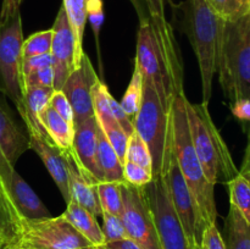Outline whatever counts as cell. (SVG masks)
<instances>
[{
    "mask_svg": "<svg viewBox=\"0 0 250 249\" xmlns=\"http://www.w3.org/2000/svg\"><path fill=\"white\" fill-rule=\"evenodd\" d=\"M62 215L93 246H104L105 238L104 234H103L102 227L98 224L97 217L92 212H89L87 209L81 207L75 200H70Z\"/></svg>",
    "mask_w": 250,
    "mask_h": 249,
    "instance_id": "cell-19",
    "label": "cell"
},
{
    "mask_svg": "<svg viewBox=\"0 0 250 249\" xmlns=\"http://www.w3.org/2000/svg\"><path fill=\"white\" fill-rule=\"evenodd\" d=\"M209 104H193L185 95L188 128L193 148L203 166L208 181L212 185L231 181L238 168L234 165L226 142L212 121Z\"/></svg>",
    "mask_w": 250,
    "mask_h": 249,
    "instance_id": "cell-4",
    "label": "cell"
},
{
    "mask_svg": "<svg viewBox=\"0 0 250 249\" xmlns=\"http://www.w3.org/2000/svg\"><path fill=\"white\" fill-rule=\"evenodd\" d=\"M103 227L102 231L104 234L105 244L111 242L121 241V239L128 238L126 233V228L124 226L121 217L117 215H111L109 212L103 211Z\"/></svg>",
    "mask_w": 250,
    "mask_h": 249,
    "instance_id": "cell-31",
    "label": "cell"
},
{
    "mask_svg": "<svg viewBox=\"0 0 250 249\" xmlns=\"http://www.w3.org/2000/svg\"><path fill=\"white\" fill-rule=\"evenodd\" d=\"M65 156L67 161L70 200H75L81 207L92 212L95 217L102 216L103 210L95 189V183L99 181L77 165L75 160V151L65 154Z\"/></svg>",
    "mask_w": 250,
    "mask_h": 249,
    "instance_id": "cell-15",
    "label": "cell"
},
{
    "mask_svg": "<svg viewBox=\"0 0 250 249\" xmlns=\"http://www.w3.org/2000/svg\"><path fill=\"white\" fill-rule=\"evenodd\" d=\"M19 248L22 249H94L63 215L37 220H22Z\"/></svg>",
    "mask_w": 250,
    "mask_h": 249,
    "instance_id": "cell-8",
    "label": "cell"
},
{
    "mask_svg": "<svg viewBox=\"0 0 250 249\" xmlns=\"http://www.w3.org/2000/svg\"><path fill=\"white\" fill-rule=\"evenodd\" d=\"M104 247L106 249H142L141 247L137 246L133 241H131L129 238L121 239V241L111 242V243L104 244Z\"/></svg>",
    "mask_w": 250,
    "mask_h": 249,
    "instance_id": "cell-43",
    "label": "cell"
},
{
    "mask_svg": "<svg viewBox=\"0 0 250 249\" xmlns=\"http://www.w3.org/2000/svg\"><path fill=\"white\" fill-rule=\"evenodd\" d=\"M0 143L7 160L14 166L29 149L28 132L20 126L2 94H0Z\"/></svg>",
    "mask_w": 250,
    "mask_h": 249,
    "instance_id": "cell-17",
    "label": "cell"
},
{
    "mask_svg": "<svg viewBox=\"0 0 250 249\" xmlns=\"http://www.w3.org/2000/svg\"><path fill=\"white\" fill-rule=\"evenodd\" d=\"M21 0H2L1 11H0V20L7 19L16 12L20 11Z\"/></svg>",
    "mask_w": 250,
    "mask_h": 249,
    "instance_id": "cell-42",
    "label": "cell"
},
{
    "mask_svg": "<svg viewBox=\"0 0 250 249\" xmlns=\"http://www.w3.org/2000/svg\"><path fill=\"white\" fill-rule=\"evenodd\" d=\"M239 171H242V172H250V129L248 134V143H247L246 153H244L243 161H242V167Z\"/></svg>",
    "mask_w": 250,
    "mask_h": 249,
    "instance_id": "cell-45",
    "label": "cell"
},
{
    "mask_svg": "<svg viewBox=\"0 0 250 249\" xmlns=\"http://www.w3.org/2000/svg\"><path fill=\"white\" fill-rule=\"evenodd\" d=\"M62 7L68 17L76 43V62L80 66L83 50V37H84L85 22H87V0H62Z\"/></svg>",
    "mask_w": 250,
    "mask_h": 249,
    "instance_id": "cell-23",
    "label": "cell"
},
{
    "mask_svg": "<svg viewBox=\"0 0 250 249\" xmlns=\"http://www.w3.org/2000/svg\"><path fill=\"white\" fill-rule=\"evenodd\" d=\"M9 199L20 221L45 219V217L51 216L48 208L43 204V202L39 199L38 195L31 188V186L20 176L16 170L12 175Z\"/></svg>",
    "mask_w": 250,
    "mask_h": 249,
    "instance_id": "cell-18",
    "label": "cell"
},
{
    "mask_svg": "<svg viewBox=\"0 0 250 249\" xmlns=\"http://www.w3.org/2000/svg\"><path fill=\"white\" fill-rule=\"evenodd\" d=\"M207 2L225 21L239 19L250 10L249 0H207Z\"/></svg>",
    "mask_w": 250,
    "mask_h": 249,
    "instance_id": "cell-29",
    "label": "cell"
},
{
    "mask_svg": "<svg viewBox=\"0 0 250 249\" xmlns=\"http://www.w3.org/2000/svg\"><path fill=\"white\" fill-rule=\"evenodd\" d=\"M200 246L204 249H226L224 237H222L221 232L217 228L216 224L209 225L204 229Z\"/></svg>",
    "mask_w": 250,
    "mask_h": 249,
    "instance_id": "cell-37",
    "label": "cell"
},
{
    "mask_svg": "<svg viewBox=\"0 0 250 249\" xmlns=\"http://www.w3.org/2000/svg\"><path fill=\"white\" fill-rule=\"evenodd\" d=\"M143 75H142L138 66L134 65L131 82H129L127 90L125 92L124 97H122L121 102H120L122 109L125 110V112H126L132 120L134 119V116L138 114L139 109H141L142 99H143Z\"/></svg>",
    "mask_w": 250,
    "mask_h": 249,
    "instance_id": "cell-27",
    "label": "cell"
},
{
    "mask_svg": "<svg viewBox=\"0 0 250 249\" xmlns=\"http://www.w3.org/2000/svg\"><path fill=\"white\" fill-rule=\"evenodd\" d=\"M97 127L95 117L75 124L73 151L77 165L100 182L105 181V178L98 161Z\"/></svg>",
    "mask_w": 250,
    "mask_h": 249,
    "instance_id": "cell-14",
    "label": "cell"
},
{
    "mask_svg": "<svg viewBox=\"0 0 250 249\" xmlns=\"http://www.w3.org/2000/svg\"><path fill=\"white\" fill-rule=\"evenodd\" d=\"M104 2L103 0H87V21H89L95 41L99 45V34L104 23Z\"/></svg>",
    "mask_w": 250,
    "mask_h": 249,
    "instance_id": "cell-33",
    "label": "cell"
},
{
    "mask_svg": "<svg viewBox=\"0 0 250 249\" xmlns=\"http://www.w3.org/2000/svg\"><path fill=\"white\" fill-rule=\"evenodd\" d=\"M0 249H19V247L11 246V244H2V246L0 247Z\"/></svg>",
    "mask_w": 250,
    "mask_h": 249,
    "instance_id": "cell-46",
    "label": "cell"
},
{
    "mask_svg": "<svg viewBox=\"0 0 250 249\" xmlns=\"http://www.w3.org/2000/svg\"><path fill=\"white\" fill-rule=\"evenodd\" d=\"M23 41L20 11L0 20V94L9 98L17 109L22 106L24 97L22 75Z\"/></svg>",
    "mask_w": 250,
    "mask_h": 249,
    "instance_id": "cell-7",
    "label": "cell"
},
{
    "mask_svg": "<svg viewBox=\"0 0 250 249\" xmlns=\"http://www.w3.org/2000/svg\"><path fill=\"white\" fill-rule=\"evenodd\" d=\"M224 241L226 249H250V224L232 205L225 220Z\"/></svg>",
    "mask_w": 250,
    "mask_h": 249,
    "instance_id": "cell-21",
    "label": "cell"
},
{
    "mask_svg": "<svg viewBox=\"0 0 250 249\" xmlns=\"http://www.w3.org/2000/svg\"><path fill=\"white\" fill-rule=\"evenodd\" d=\"M193 249H204V248H203V247L200 246V244H195V246L193 247Z\"/></svg>",
    "mask_w": 250,
    "mask_h": 249,
    "instance_id": "cell-47",
    "label": "cell"
},
{
    "mask_svg": "<svg viewBox=\"0 0 250 249\" xmlns=\"http://www.w3.org/2000/svg\"><path fill=\"white\" fill-rule=\"evenodd\" d=\"M98 78L92 61L87 54H83L80 66L72 71L61 92L66 95L75 116V124L94 117L92 100V87Z\"/></svg>",
    "mask_w": 250,
    "mask_h": 249,
    "instance_id": "cell-13",
    "label": "cell"
},
{
    "mask_svg": "<svg viewBox=\"0 0 250 249\" xmlns=\"http://www.w3.org/2000/svg\"><path fill=\"white\" fill-rule=\"evenodd\" d=\"M170 117L173 154L197 208L198 243L200 244L204 229L209 225L216 224L217 209L215 186L208 181L193 148L185 106V93L173 100Z\"/></svg>",
    "mask_w": 250,
    "mask_h": 249,
    "instance_id": "cell-2",
    "label": "cell"
},
{
    "mask_svg": "<svg viewBox=\"0 0 250 249\" xmlns=\"http://www.w3.org/2000/svg\"><path fill=\"white\" fill-rule=\"evenodd\" d=\"M50 106L65 120L67 124H70L71 126L75 127V116H73V110L71 104L68 103L67 98L63 94L61 90H55L51 97L50 100Z\"/></svg>",
    "mask_w": 250,
    "mask_h": 249,
    "instance_id": "cell-36",
    "label": "cell"
},
{
    "mask_svg": "<svg viewBox=\"0 0 250 249\" xmlns=\"http://www.w3.org/2000/svg\"><path fill=\"white\" fill-rule=\"evenodd\" d=\"M124 180L128 185L134 187H144L153 180V173L151 171L146 170V167L132 161H125L124 165Z\"/></svg>",
    "mask_w": 250,
    "mask_h": 249,
    "instance_id": "cell-32",
    "label": "cell"
},
{
    "mask_svg": "<svg viewBox=\"0 0 250 249\" xmlns=\"http://www.w3.org/2000/svg\"><path fill=\"white\" fill-rule=\"evenodd\" d=\"M29 149L36 151L43 161L44 166L50 173L51 178L58 186L63 200L70 202V187H68V171L66 156L55 144L38 136L28 134Z\"/></svg>",
    "mask_w": 250,
    "mask_h": 249,
    "instance_id": "cell-16",
    "label": "cell"
},
{
    "mask_svg": "<svg viewBox=\"0 0 250 249\" xmlns=\"http://www.w3.org/2000/svg\"><path fill=\"white\" fill-rule=\"evenodd\" d=\"M14 172H15V166L11 165L10 161L7 160L6 155H5L4 150H2L1 148V143H0V193H1L2 197L6 199V202L9 203L11 209L12 207L11 204H10L9 192H10V185H11V180H12V175H14ZM15 214H16V212H15Z\"/></svg>",
    "mask_w": 250,
    "mask_h": 249,
    "instance_id": "cell-34",
    "label": "cell"
},
{
    "mask_svg": "<svg viewBox=\"0 0 250 249\" xmlns=\"http://www.w3.org/2000/svg\"><path fill=\"white\" fill-rule=\"evenodd\" d=\"M39 119H41V124H43L50 141L63 154L73 151L75 127L67 124L50 105L42 112Z\"/></svg>",
    "mask_w": 250,
    "mask_h": 249,
    "instance_id": "cell-20",
    "label": "cell"
},
{
    "mask_svg": "<svg viewBox=\"0 0 250 249\" xmlns=\"http://www.w3.org/2000/svg\"><path fill=\"white\" fill-rule=\"evenodd\" d=\"M48 66H53L51 54H44V55L23 59V61H22V75L24 77V76L29 75V73L34 72V71L48 67Z\"/></svg>",
    "mask_w": 250,
    "mask_h": 249,
    "instance_id": "cell-39",
    "label": "cell"
},
{
    "mask_svg": "<svg viewBox=\"0 0 250 249\" xmlns=\"http://www.w3.org/2000/svg\"><path fill=\"white\" fill-rule=\"evenodd\" d=\"M51 42H53V29L51 28L31 34L28 38L23 41L22 56L23 59H27L32 56L50 54Z\"/></svg>",
    "mask_w": 250,
    "mask_h": 249,
    "instance_id": "cell-28",
    "label": "cell"
},
{
    "mask_svg": "<svg viewBox=\"0 0 250 249\" xmlns=\"http://www.w3.org/2000/svg\"><path fill=\"white\" fill-rule=\"evenodd\" d=\"M231 111L236 119L250 122V99L243 98L231 103Z\"/></svg>",
    "mask_w": 250,
    "mask_h": 249,
    "instance_id": "cell-41",
    "label": "cell"
},
{
    "mask_svg": "<svg viewBox=\"0 0 250 249\" xmlns=\"http://www.w3.org/2000/svg\"><path fill=\"white\" fill-rule=\"evenodd\" d=\"M109 103H110V109H111L112 116H114L115 120L119 122L120 126L125 129V132H126L128 136H131V134L134 132L133 120H132L131 117L125 112V110L122 109L120 102H117V100L112 97L111 93H110L109 95Z\"/></svg>",
    "mask_w": 250,
    "mask_h": 249,
    "instance_id": "cell-38",
    "label": "cell"
},
{
    "mask_svg": "<svg viewBox=\"0 0 250 249\" xmlns=\"http://www.w3.org/2000/svg\"><path fill=\"white\" fill-rule=\"evenodd\" d=\"M217 73L229 102L250 99V10L239 19L226 21Z\"/></svg>",
    "mask_w": 250,
    "mask_h": 249,
    "instance_id": "cell-5",
    "label": "cell"
},
{
    "mask_svg": "<svg viewBox=\"0 0 250 249\" xmlns=\"http://www.w3.org/2000/svg\"><path fill=\"white\" fill-rule=\"evenodd\" d=\"M51 58L54 70V89L61 90L68 76L78 67L76 62V43L68 17L62 6L53 24Z\"/></svg>",
    "mask_w": 250,
    "mask_h": 249,
    "instance_id": "cell-12",
    "label": "cell"
},
{
    "mask_svg": "<svg viewBox=\"0 0 250 249\" xmlns=\"http://www.w3.org/2000/svg\"><path fill=\"white\" fill-rule=\"evenodd\" d=\"M249 1H250V0H249Z\"/></svg>",
    "mask_w": 250,
    "mask_h": 249,
    "instance_id": "cell-51",
    "label": "cell"
},
{
    "mask_svg": "<svg viewBox=\"0 0 250 249\" xmlns=\"http://www.w3.org/2000/svg\"><path fill=\"white\" fill-rule=\"evenodd\" d=\"M132 2V5L136 9L137 15L139 17V22L146 21L149 19V12H148V7H146V0H129Z\"/></svg>",
    "mask_w": 250,
    "mask_h": 249,
    "instance_id": "cell-44",
    "label": "cell"
},
{
    "mask_svg": "<svg viewBox=\"0 0 250 249\" xmlns=\"http://www.w3.org/2000/svg\"><path fill=\"white\" fill-rule=\"evenodd\" d=\"M143 190L153 215L161 249H193L168 197L163 176L153 177Z\"/></svg>",
    "mask_w": 250,
    "mask_h": 249,
    "instance_id": "cell-9",
    "label": "cell"
},
{
    "mask_svg": "<svg viewBox=\"0 0 250 249\" xmlns=\"http://www.w3.org/2000/svg\"><path fill=\"white\" fill-rule=\"evenodd\" d=\"M19 249H22V248H19Z\"/></svg>",
    "mask_w": 250,
    "mask_h": 249,
    "instance_id": "cell-50",
    "label": "cell"
},
{
    "mask_svg": "<svg viewBox=\"0 0 250 249\" xmlns=\"http://www.w3.org/2000/svg\"><path fill=\"white\" fill-rule=\"evenodd\" d=\"M150 17H166V6H176L175 0H146Z\"/></svg>",
    "mask_w": 250,
    "mask_h": 249,
    "instance_id": "cell-40",
    "label": "cell"
},
{
    "mask_svg": "<svg viewBox=\"0 0 250 249\" xmlns=\"http://www.w3.org/2000/svg\"><path fill=\"white\" fill-rule=\"evenodd\" d=\"M97 138H98V161L104 175L105 181L107 182H125L124 180V166L120 161L119 156L115 153L114 148L105 134L97 127Z\"/></svg>",
    "mask_w": 250,
    "mask_h": 249,
    "instance_id": "cell-22",
    "label": "cell"
},
{
    "mask_svg": "<svg viewBox=\"0 0 250 249\" xmlns=\"http://www.w3.org/2000/svg\"><path fill=\"white\" fill-rule=\"evenodd\" d=\"M2 246V242L1 241H0V247H1Z\"/></svg>",
    "mask_w": 250,
    "mask_h": 249,
    "instance_id": "cell-49",
    "label": "cell"
},
{
    "mask_svg": "<svg viewBox=\"0 0 250 249\" xmlns=\"http://www.w3.org/2000/svg\"><path fill=\"white\" fill-rule=\"evenodd\" d=\"M226 185L229 192V205L236 208L250 224V172L239 171Z\"/></svg>",
    "mask_w": 250,
    "mask_h": 249,
    "instance_id": "cell-24",
    "label": "cell"
},
{
    "mask_svg": "<svg viewBox=\"0 0 250 249\" xmlns=\"http://www.w3.org/2000/svg\"><path fill=\"white\" fill-rule=\"evenodd\" d=\"M20 236H21V221L0 193V241L2 242V244L19 247Z\"/></svg>",
    "mask_w": 250,
    "mask_h": 249,
    "instance_id": "cell-25",
    "label": "cell"
},
{
    "mask_svg": "<svg viewBox=\"0 0 250 249\" xmlns=\"http://www.w3.org/2000/svg\"><path fill=\"white\" fill-rule=\"evenodd\" d=\"M121 217L127 237L142 249H161L158 231L143 187H134L127 182L121 183Z\"/></svg>",
    "mask_w": 250,
    "mask_h": 249,
    "instance_id": "cell-10",
    "label": "cell"
},
{
    "mask_svg": "<svg viewBox=\"0 0 250 249\" xmlns=\"http://www.w3.org/2000/svg\"><path fill=\"white\" fill-rule=\"evenodd\" d=\"M26 87H53L54 88V70L53 66L41 68L23 77Z\"/></svg>",
    "mask_w": 250,
    "mask_h": 249,
    "instance_id": "cell-35",
    "label": "cell"
},
{
    "mask_svg": "<svg viewBox=\"0 0 250 249\" xmlns=\"http://www.w3.org/2000/svg\"><path fill=\"white\" fill-rule=\"evenodd\" d=\"M126 160L141 165L153 173V161H151L150 151L143 139L133 132L128 138V145L126 151Z\"/></svg>",
    "mask_w": 250,
    "mask_h": 249,
    "instance_id": "cell-30",
    "label": "cell"
},
{
    "mask_svg": "<svg viewBox=\"0 0 250 249\" xmlns=\"http://www.w3.org/2000/svg\"><path fill=\"white\" fill-rule=\"evenodd\" d=\"M134 65L158 93L164 106L171 110L173 100L185 93L183 61L173 27L166 17H149L139 22Z\"/></svg>",
    "mask_w": 250,
    "mask_h": 249,
    "instance_id": "cell-1",
    "label": "cell"
},
{
    "mask_svg": "<svg viewBox=\"0 0 250 249\" xmlns=\"http://www.w3.org/2000/svg\"><path fill=\"white\" fill-rule=\"evenodd\" d=\"M170 111L161 103L158 93L144 81L141 109L133 119L134 132L144 141L153 161V177L163 175L171 148Z\"/></svg>",
    "mask_w": 250,
    "mask_h": 249,
    "instance_id": "cell-6",
    "label": "cell"
},
{
    "mask_svg": "<svg viewBox=\"0 0 250 249\" xmlns=\"http://www.w3.org/2000/svg\"><path fill=\"white\" fill-rule=\"evenodd\" d=\"M94 249H106V248H105L104 246H99V247H95Z\"/></svg>",
    "mask_w": 250,
    "mask_h": 249,
    "instance_id": "cell-48",
    "label": "cell"
},
{
    "mask_svg": "<svg viewBox=\"0 0 250 249\" xmlns=\"http://www.w3.org/2000/svg\"><path fill=\"white\" fill-rule=\"evenodd\" d=\"M181 14V31L193 46L202 77L203 103L209 104L212 97V80L217 72L225 21L210 7L207 0H186L173 7Z\"/></svg>",
    "mask_w": 250,
    "mask_h": 249,
    "instance_id": "cell-3",
    "label": "cell"
},
{
    "mask_svg": "<svg viewBox=\"0 0 250 249\" xmlns=\"http://www.w3.org/2000/svg\"><path fill=\"white\" fill-rule=\"evenodd\" d=\"M167 188L168 197L176 210L178 219L182 224L188 242L193 247L198 243V217L197 208L194 200L189 192L187 183L181 173L180 167L176 161L172 148V138H171V148L164 165L163 175Z\"/></svg>",
    "mask_w": 250,
    "mask_h": 249,
    "instance_id": "cell-11",
    "label": "cell"
},
{
    "mask_svg": "<svg viewBox=\"0 0 250 249\" xmlns=\"http://www.w3.org/2000/svg\"><path fill=\"white\" fill-rule=\"evenodd\" d=\"M95 189L103 211L120 216L124 207L121 183L100 181L95 183Z\"/></svg>",
    "mask_w": 250,
    "mask_h": 249,
    "instance_id": "cell-26",
    "label": "cell"
}]
</instances>
